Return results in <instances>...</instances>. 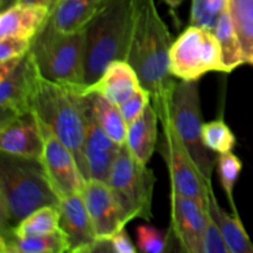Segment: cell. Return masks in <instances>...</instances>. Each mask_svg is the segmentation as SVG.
<instances>
[{
    "mask_svg": "<svg viewBox=\"0 0 253 253\" xmlns=\"http://www.w3.org/2000/svg\"><path fill=\"white\" fill-rule=\"evenodd\" d=\"M165 2L168 5V6H169L170 11H172V14H173V17H175L174 16V15H175V10H177L178 7H179L180 5H182L183 0H165Z\"/></svg>",
    "mask_w": 253,
    "mask_h": 253,
    "instance_id": "cell-36",
    "label": "cell"
},
{
    "mask_svg": "<svg viewBox=\"0 0 253 253\" xmlns=\"http://www.w3.org/2000/svg\"><path fill=\"white\" fill-rule=\"evenodd\" d=\"M162 135L158 141V152L162 156L170 179V190L184 197L207 204L208 188L211 182H205L189 152L173 128L167 114L160 116Z\"/></svg>",
    "mask_w": 253,
    "mask_h": 253,
    "instance_id": "cell-9",
    "label": "cell"
},
{
    "mask_svg": "<svg viewBox=\"0 0 253 253\" xmlns=\"http://www.w3.org/2000/svg\"><path fill=\"white\" fill-rule=\"evenodd\" d=\"M203 253H230L224 236L208 210V207L207 225H205L204 240H203Z\"/></svg>",
    "mask_w": 253,
    "mask_h": 253,
    "instance_id": "cell-32",
    "label": "cell"
},
{
    "mask_svg": "<svg viewBox=\"0 0 253 253\" xmlns=\"http://www.w3.org/2000/svg\"><path fill=\"white\" fill-rule=\"evenodd\" d=\"M169 72L179 81H199L210 72L226 73L215 32L193 25L187 27L170 46Z\"/></svg>",
    "mask_w": 253,
    "mask_h": 253,
    "instance_id": "cell-8",
    "label": "cell"
},
{
    "mask_svg": "<svg viewBox=\"0 0 253 253\" xmlns=\"http://www.w3.org/2000/svg\"><path fill=\"white\" fill-rule=\"evenodd\" d=\"M158 114L152 101L147 105L140 118L127 128L126 145L141 163L147 165L155 153L158 141Z\"/></svg>",
    "mask_w": 253,
    "mask_h": 253,
    "instance_id": "cell-19",
    "label": "cell"
},
{
    "mask_svg": "<svg viewBox=\"0 0 253 253\" xmlns=\"http://www.w3.org/2000/svg\"><path fill=\"white\" fill-rule=\"evenodd\" d=\"M108 183L125 224L135 219L145 221L152 219L156 175L147 165L141 163L131 153L126 143L121 146L114 161Z\"/></svg>",
    "mask_w": 253,
    "mask_h": 253,
    "instance_id": "cell-7",
    "label": "cell"
},
{
    "mask_svg": "<svg viewBox=\"0 0 253 253\" xmlns=\"http://www.w3.org/2000/svg\"><path fill=\"white\" fill-rule=\"evenodd\" d=\"M163 114H167L178 137L189 152L205 182H211L217 156L203 141L202 130L204 121L198 81L177 79L167 105L158 114V118Z\"/></svg>",
    "mask_w": 253,
    "mask_h": 253,
    "instance_id": "cell-6",
    "label": "cell"
},
{
    "mask_svg": "<svg viewBox=\"0 0 253 253\" xmlns=\"http://www.w3.org/2000/svg\"><path fill=\"white\" fill-rule=\"evenodd\" d=\"M81 194L99 242H106L126 226L108 182L88 179Z\"/></svg>",
    "mask_w": 253,
    "mask_h": 253,
    "instance_id": "cell-13",
    "label": "cell"
},
{
    "mask_svg": "<svg viewBox=\"0 0 253 253\" xmlns=\"http://www.w3.org/2000/svg\"><path fill=\"white\" fill-rule=\"evenodd\" d=\"M61 0H17V2H24V4H35L41 5V6L48 7L49 10H53Z\"/></svg>",
    "mask_w": 253,
    "mask_h": 253,
    "instance_id": "cell-35",
    "label": "cell"
},
{
    "mask_svg": "<svg viewBox=\"0 0 253 253\" xmlns=\"http://www.w3.org/2000/svg\"><path fill=\"white\" fill-rule=\"evenodd\" d=\"M0 151L41 161L43 135L41 123L34 110L0 120Z\"/></svg>",
    "mask_w": 253,
    "mask_h": 253,
    "instance_id": "cell-14",
    "label": "cell"
},
{
    "mask_svg": "<svg viewBox=\"0 0 253 253\" xmlns=\"http://www.w3.org/2000/svg\"><path fill=\"white\" fill-rule=\"evenodd\" d=\"M59 229V211L57 205H47L25 217L11 232L0 236L30 237L53 234Z\"/></svg>",
    "mask_w": 253,
    "mask_h": 253,
    "instance_id": "cell-25",
    "label": "cell"
},
{
    "mask_svg": "<svg viewBox=\"0 0 253 253\" xmlns=\"http://www.w3.org/2000/svg\"><path fill=\"white\" fill-rule=\"evenodd\" d=\"M101 244V242H100ZM103 244L109 245V249L111 252L115 253H136L137 252V247L133 245V242L131 241L130 236L126 232L125 227L120 230V231L116 232L113 237L108 240L106 242Z\"/></svg>",
    "mask_w": 253,
    "mask_h": 253,
    "instance_id": "cell-34",
    "label": "cell"
},
{
    "mask_svg": "<svg viewBox=\"0 0 253 253\" xmlns=\"http://www.w3.org/2000/svg\"><path fill=\"white\" fill-rule=\"evenodd\" d=\"M120 147L121 146L111 140L105 131L96 124L95 119L91 115L90 101H89L85 147H84L89 179L108 182L114 161L120 151Z\"/></svg>",
    "mask_w": 253,
    "mask_h": 253,
    "instance_id": "cell-16",
    "label": "cell"
},
{
    "mask_svg": "<svg viewBox=\"0 0 253 253\" xmlns=\"http://www.w3.org/2000/svg\"><path fill=\"white\" fill-rule=\"evenodd\" d=\"M48 7L35 4L15 2L1 10L0 14V39L21 37L32 41L46 26L51 16Z\"/></svg>",
    "mask_w": 253,
    "mask_h": 253,
    "instance_id": "cell-17",
    "label": "cell"
},
{
    "mask_svg": "<svg viewBox=\"0 0 253 253\" xmlns=\"http://www.w3.org/2000/svg\"><path fill=\"white\" fill-rule=\"evenodd\" d=\"M40 73L32 54L0 62V120L32 111Z\"/></svg>",
    "mask_w": 253,
    "mask_h": 253,
    "instance_id": "cell-10",
    "label": "cell"
},
{
    "mask_svg": "<svg viewBox=\"0 0 253 253\" xmlns=\"http://www.w3.org/2000/svg\"><path fill=\"white\" fill-rule=\"evenodd\" d=\"M229 0H192L190 25L214 31Z\"/></svg>",
    "mask_w": 253,
    "mask_h": 253,
    "instance_id": "cell-29",
    "label": "cell"
},
{
    "mask_svg": "<svg viewBox=\"0 0 253 253\" xmlns=\"http://www.w3.org/2000/svg\"><path fill=\"white\" fill-rule=\"evenodd\" d=\"M41 127L43 135L41 163L58 199L82 193L86 179L74 155L48 126L41 123Z\"/></svg>",
    "mask_w": 253,
    "mask_h": 253,
    "instance_id": "cell-11",
    "label": "cell"
},
{
    "mask_svg": "<svg viewBox=\"0 0 253 253\" xmlns=\"http://www.w3.org/2000/svg\"><path fill=\"white\" fill-rule=\"evenodd\" d=\"M136 237V247L143 253H163L168 249V235L151 225H140Z\"/></svg>",
    "mask_w": 253,
    "mask_h": 253,
    "instance_id": "cell-30",
    "label": "cell"
},
{
    "mask_svg": "<svg viewBox=\"0 0 253 253\" xmlns=\"http://www.w3.org/2000/svg\"><path fill=\"white\" fill-rule=\"evenodd\" d=\"M31 42L30 40L21 39V37L0 39V62L26 56L31 49Z\"/></svg>",
    "mask_w": 253,
    "mask_h": 253,
    "instance_id": "cell-33",
    "label": "cell"
},
{
    "mask_svg": "<svg viewBox=\"0 0 253 253\" xmlns=\"http://www.w3.org/2000/svg\"><path fill=\"white\" fill-rule=\"evenodd\" d=\"M151 101H152L151 100V94L141 85L130 98H127L120 105H118L127 126H130L133 121L140 118L141 114L145 111V109L147 108Z\"/></svg>",
    "mask_w": 253,
    "mask_h": 253,
    "instance_id": "cell-31",
    "label": "cell"
},
{
    "mask_svg": "<svg viewBox=\"0 0 253 253\" xmlns=\"http://www.w3.org/2000/svg\"><path fill=\"white\" fill-rule=\"evenodd\" d=\"M173 41L155 0H132V31L126 61L151 94L157 114L166 108L177 79L169 72Z\"/></svg>",
    "mask_w": 253,
    "mask_h": 253,
    "instance_id": "cell-1",
    "label": "cell"
},
{
    "mask_svg": "<svg viewBox=\"0 0 253 253\" xmlns=\"http://www.w3.org/2000/svg\"><path fill=\"white\" fill-rule=\"evenodd\" d=\"M170 232L183 252L203 253L207 204L170 190Z\"/></svg>",
    "mask_w": 253,
    "mask_h": 253,
    "instance_id": "cell-12",
    "label": "cell"
},
{
    "mask_svg": "<svg viewBox=\"0 0 253 253\" xmlns=\"http://www.w3.org/2000/svg\"><path fill=\"white\" fill-rule=\"evenodd\" d=\"M57 208L59 211V229L67 239L68 252L98 251L100 242L96 239L81 193L59 199Z\"/></svg>",
    "mask_w": 253,
    "mask_h": 253,
    "instance_id": "cell-15",
    "label": "cell"
},
{
    "mask_svg": "<svg viewBox=\"0 0 253 253\" xmlns=\"http://www.w3.org/2000/svg\"><path fill=\"white\" fill-rule=\"evenodd\" d=\"M202 133L204 145L216 155L232 151L236 145L235 133L222 119L204 123Z\"/></svg>",
    "mask_w": 253,
    "mask_h": 253,
    "instance_id": "cell-27",
    "label": "cell"
},
{
    "mask_svg": "<svg viewBox=\"0 0 253 253\" xmlns=\"http://www.w3.org/2000/svg\"><path fill=\"white\" fill-rule=\"evenodd\" d=\"M41 161L2 153L0 156V235L11 232L40 208L57 205Z\"/></svg>",
    "mask_w": 253,
    "mask_h": 253,
    "instance_id": "cell-2",
    "label": "cell"
},
{
    "mask_svg": "<svg viewBox=\"0 0 253 253\" xmlns=\"http://www.w3.org/2000/svg\"><path fill=\"white\" fill-rule=\"evenodd\" d=\"M103 2L104 0H61L52 10L49 22L62 32L83 31Z\"/></svg>",
    "mask_w": 253,
    "mask_h": 253,
    "instance_id": "cell-21",
    "label": "cell"
},
{
    "mask_svg": "<svg viewBox=\"0 0 253 253\" xmlns=\"http://www.w3.org/2000/svg\"><path fill=\"white\" fill-rule=\"evenodd\" d=\"M141 86L137 73L125 59L113 61L105 68L100 78L84 88L83 93H96L120 105Z\"/></svg>",
    "mask_w": 253,
    "mask_h": 253,
    "instance_id": "cell-18",
    "label": "cell"
},
{
    "mask_svg": "<svg viewBox=\"0 0 253 253\" xmlns=\"http://www.w3.org/2000/svg\"><path fill=\"white\" fill-rule=\"evenodd\" d=\"M85 94L89 95L91 115L95 119L96 124L118 145H125L126 138H127L128 126L119 106L96 93Z\"/></svg>",
    "mask_w": 253,
    "mask_h": 253,
    "instance_id": "cell-23",
    "label": "cell"
},
{
    "mask_svg": "<svg viewBox=\"0 0 253 253\" xmlns=\"http://www.w3.org/2000/svg\"><path fill=\"white\" fill-rule=\"evenodd\" d=\"M216 169L219 173L220 183L224 189L226 198L229 199L232 211L237 212L234 202V189L239 180L242 170V161L232 151L219 155L216 163Z\"/></svg>",
    "mask_w": 253,
    "mask_h": 253,
    "instance_id": "cell-28",
    "label": "cell"
},
{
    "mask_svg": "<svg viewBox=\"0 0 253 253\" xmlns=\"http://www.w3.org/2000/svg\"><path fill=\"white\" fill-rule=\"evenodd\" d=\"M214 32L219 40L220 47H221L222 61H224L226 73H231L235 68L245 64V61L241 44H240L239 37H237L234 24H232L229 6L224 10L220 16Z\"/></svg>",
    "mask_w": 253,
    "mask_h": 253,
    "instance_id": "cell-26",
    "label": "cell"
},
{
    "mask_svg": "<svg viewBox=\"0 0 253 253\" xmlns=\"http://www.w3.org/2000/svg\"><path fill=\"white\" fill-rule=\"evenodd\" d=\"M229 11L241 44L245 64L253 67V0H229Z\"/></svg>",
    "mask_w": 253,
    "mask_h": 253,
    "instance_id": "cell-24",
    "label": "cell"
},
{
    "mask_svg": "<svg viewBox=\"0 0 253 253\" xmlns=\"http://www.w3.org/2000/svg\"><path fill=\"white\" fill-rule=\"evenodd\" d=\"M207 207L219 226L230 253H253V244L242 225L239 212H232L231 215L220 207L211 184L208 188Z\"/></svg>",
    "mask_w": 253,
    "mask_h": 253,
    "instance_id": "cell-20",
    "label": "cell"
},
{
    "mask_svg": "<svg viewBox=\"0 0 253 253\" xmlns=\"http://www.w3.org/2000/svg\"><path fill=\"white\" fill-rule=\"evenodd\" d=\"M1 253H64L68 244L62 230L48 235L30 237L0 236Z\"/></svg>",
    "mask_w": 253,
    "mask_h": 253,
    "instance_id": "cell-22",
    "label": "cell"
},
{
    "mask_svg": "<svg viewBox=\"0 0 253 253\" xmlns=\"http://www.w3.org/2000/svg\"><path fill=\"white\" fill-rule=\"evenodd\" d=\"M15 2H17V0H0V7H1V10H4L6 7L11 6Z\"/></svg>",
    "mask_w": 253,
    "mask_h": 253,
    "instance_id": "cell-37",
    "label": "cell"
},
{
    "mask_svg": "<svg viewBox=\"0 0 253 253\" xmlns=\"http://www.w3.org/2000/svg\"><path fill=\"white\" fill-rule=\"evenodd\" d=\"M132 31V0H104L84 29L86 86L95 83L106 67L125 59Z\"/></svg>",
    "mask_w": 253,
    "mask_h": 253,
    "instance_id": "cell-4",
    "label": "cell"
},
{
    "mask_svg": "<svg viewBox=\"0 0 253 253\" xmlns=\"http://www.w3.org/2000/svg\"><path fill=\"white\" fill-rule=\"evenodd\" d=\"M32 54L42 78L72 88H85V35L62 32L48 22L32 40Z\"/></svg>",
    "mask_w": 253,
    "mask_h": 253,
    "instance_id": "cell-5",
    "label": "cell"
},
{
    "mask_svg": "<svg viewBox=\"0 0 253 253\" xmlns=\"http://www.w3.org/2000/svg\"><path fill=\"white\" fill-rule=\"evenodd\" d=\"M84 89L62 85L40 76L32 110L42 124L72 151L82 174L89 179L84 147L89 113V95Z\"/></svg>",
    "mask_w": 253,
    "mask_h": 253,
    "instance_id": "cell-3",
    "label": "cell"
}]
</instances>
